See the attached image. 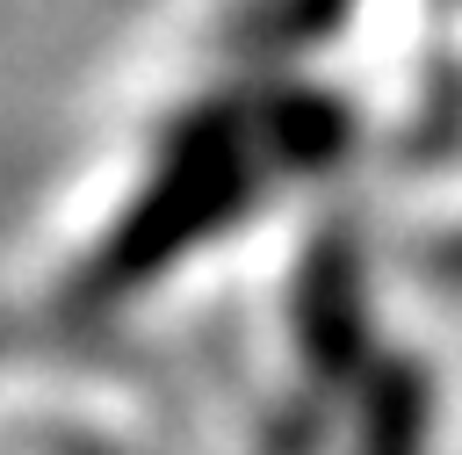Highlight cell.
<instances>
[{
  "instance_id": "obj_1",
  "label": "cell",
  "mask_w": 462,
  "mask_h": 455,
  "mask_svg": "<svg viewBox=\"0 0 462 455\" xmlns=\"http://www.w3.org/2000/svg\"><path fill=\"white\" fill-rule=\"evenodd\" d=\"M282 166H289V152H282L267 108H231L224 101V108L188 116L166 137V152H159L152 181L137 188V202L116 217V231L79 267L72 303L79 311H108V303L137 296L173 260H188L202 238H217L267 188V173H282Z\"/></svg>"
},
{
  "instance_id": "obj_4",
  "label": "cell",
  "mask_w": 462,
  "mask_h": 455,
  "mask_svg": "<svg viewBox=\"0 0 462 455\" xmlns=\"http://www.w3.org/2000/svg\"><path fill=\"white\" fill-rule=\"evenodd\" d=\"M346 14V0H274V14H267V36H318V29H332Z\"/></svg>"
},
{
  "instance_id": "obj_2",
  "label": "cell",
  "mask_w": 462,
  "mask_h": 455,
  "mask_svg": "<svg viewBox=\"0 0 462 455\" xmlns=\"http://www.w3.org/2000/svg\"><path fill=\"white\" fill-rule=\"evenodd\" d=\"M296 332L325 376L368 368V303H361V253L346 238H318L296 282Z\"/></svg>"
},
{
  "instance_id": "obj_3",
  "label": "cell",
  "mask_w": 462,
  "mask_h": 455,
  "mask_svg": "<svg viewBox=\"0 0 462 455\" xmlns=\"http://www.w3.org/2000/svg\"><path fill=\"white\" fill-rule=\"evenodd\" d=\"M433 426V390L426 368L383 361L361 376V419H354V455H426Z\"/></svg>"
}]
</instances>
